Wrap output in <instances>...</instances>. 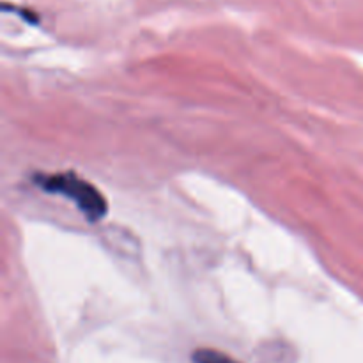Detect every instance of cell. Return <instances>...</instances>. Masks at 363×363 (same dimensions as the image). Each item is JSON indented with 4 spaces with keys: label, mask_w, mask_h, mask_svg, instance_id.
<instances>
[{
    "label": "cell",
    "mask_w": 363,
    "mask_h": 363,
    "mask_svg": "<svg viewBox=\"0 0 363 363\" xmlns=\"http://www.w3.org/2000/svg\"><path fill=\"white\" fill-rule=\"evenodd\" d=\"M34 183L48 194L69 199L91 223L99 222L108 213V202L101 191L74 172L38 174L34 176Z\"/></svg>",
    "instance_id": "6da1fadb"
},
{
    "label": "cell",
    "mask_w": 363,
    "mask_h": 363,
    "mask_svg": "<svg viewBox=\"0 0 363 363\" xmlns=\"http://www.w3.org/2000/svg\"><path fill=\"white\" fill-rule=\"evenodd\" d=\"M194 363H238L229 354L220 353L216 350H197L191 358Z\"/></svg>",
    "instance_id": "7a4b0ae2"
}]
</instances>
